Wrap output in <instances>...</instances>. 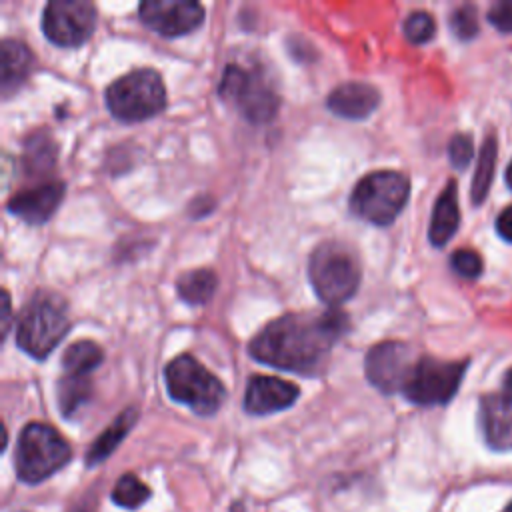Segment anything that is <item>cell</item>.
Wrapping results in <instances>:
<instances>
[{
  "instance_id": "1",
  "label": "cell",
  "mask_w": 512,
  "mask_h": 512,
  "mask_svg": "<svg viewBox=\"0 0 512 512\" xmlns=\"http://www.w3.org/2000/svg\"><path fill=\"white\" fill-rule=\"evenodd\" d=\"M348 328V314L338 308L322 312H292L260 328V332L248 342V352L262 364L316 376L324 370L332 348Z\"/></svg>"
},
{
  "instance_id": "2",
  "label": "cell",
  "mask_w": 512,
  "mask_h": 512,
  "mask_svg": "<svg viewBox=\"0 0 512 512\" xmlns=\"http://www.w3.org/2000/svg\"><path fill=\"white\" fill-rule=\"evenodd\" d=\"M70 328L68 306L62 296L38 290L16 318V344L28 356L44 360Z\"/></svg>"
},
{
  "instance_id": "3",
  "label": "cell",
  "mask_w": 512,
  "mask_h": 512,
  "mask_svg": "<svg viewBox=\"0 0 512 512\" xmlns=\"http://www.w3.org/2000/svg\"><path fill=\"white\" fill-rule=\"evenodd\" d=\"M360 278V262L342 242H322L308 258V280L316 296L330 308L350 300L360 286Z\"/></svg>"
},
{
  "instance_id": "4",
  "label": "cell",
  "mask_w": 512,
  "mask_h": 512,
  "mask_svg": "<svg viewBox=\"0 0 512 512\" xmlns=\"http://www.w3.org/2000/svg\"><path fill=\"white\" fill-rule=\"evenodd\" d=\"M410 196V180L396 170L364 174L350 192V212L374 226L392 224Z\"/></svg>"
},
{
  "instance_id": "5",
  "label": "cell",
  "mask_w": 512,
  "mask_h": 512,
  "mask_svg": "<svg viewBox=\"0 0 512 512\" xmlns=\"http://www.w3.org/2000/svg\"><path fill=\"white\" fill-rule=\"evenodd\" d=\"M108 112L122 122H142L166 106V88L154 68H136L116 78L104 92Z\"/></svg>"
},
{
  "instance_id": "6",
  "label": "cell",
  "mask_w": 512,
  "mask_h": 512,
  "mask_svg": "<svg viewBox=\"0 0 512 512\" xmlns=\"http://www.w3.org/2000/svg\"><path fill=\"white\" fill-rule=\"evenodd\" d=\"M166 390L172 400L186 404L198 416H212L220 410L226 388L192 354L172 358L164 368Z\"/></svg>"
},
{
  "instance_id": "7",
  "label": "cell",
  "mask_w": 512,
  "mask_h": 512,
  "mask_svg": "<svg viewBox=\"0 0 512 512\" xmlns=\"http://www.w3.org/2000/svg\"><path fill=\"white\" fill-rule=\"evenodd\" d=\"M72 450L56 428L30 422L22 428L16 446V474L26 484H40L70 462Z\"/></svg>"
},
{
  "instance_id": "8",
  "label": "cell",
  "mask_w": 512,
  "mask_h": 512,
  "mask_svg": "<svg viewBox=\"0 0 512 512\" xmlns=\"http://www.w3.org/2000/svg\"><path fill=\"white\" fill-rule=\"evenodd\" d=\"M218 94L222 100L234 104L252 124L270 122L280 106V96L264 72L240 64H228L222 70Z\"/></svg>"
},
{
  "instance_id": "9",
  "label": "cell",
  "mask_w": 512,
  "mask_h": 512,
  "mask_svg": "<svg viewBox=\"0 0 512 512\" xmlns=\"http://www.w3.org/2000/svg\"><path fill=\"white\" fill-rule=\"evenodd\" d=\"M466 366L468 360H438L422 356L414 362L400 392L406 400L418 406L446 404L456 394Z\"/></svg>"
},
{
  "instance_id": "10",
  "label": "cell",
  "mask_w": 512,
  "mask_h": 512,
  "mask_svg": "<svg viewBox=\"0 0 512 512\" xmlns=\"http://www.w3.org/2000/svg\"><path fill=\"white\" fill-rule=\"evenodd\" d=\"M96 26V6L88 0H50L42 10L44 36L64 48L84 44Z\"/></svg>"
},
{
  "instance_id": "11",
  "label": "cell",
  "mask_w": 512,
  "mask_h": 512,
  "mask_svg": "<svg viewBox=\"0 0 512 512\" xmlns=\"http://www.w3.org/2000/svg\"><path fill=\"white\" fill-rule=\"evenodd\" d=\"M414 362L408 344L400 340H384L366 352L364 374L374 388L384 394H394L402 390Z\"/></svg>"
},
{
  "instance_id": "12",
  "label": "cell",
  "mask_w": 512,
  "mask_h": 512,
  "mask_svg": "<svg viewBox=\"0 0 512 512\" xmlns=\"http://www.w3.org/2000/svg\"><path fill=\"white\" fill-rule=\"evenodd\" d=\"M142 24L160 36H182L204 22V6L194 0H144L138 6Z\"/></svg>"
},
{
  "instance_id": "13",
  "label": "cell",
  "mask_w": 512,
  "mask_h": 512,
  "mask_svg": "<svg viewBox=\"0 0 512 512\" xmlns=\"http://www.w3.org/2000/svg\"><path fill=\"white\" fill-rule=\"evenodd\" d=\"M300 396V388L288 380L254 374L244 394V410L254 416H266L290 408Z\"/></svg>"
},
{
  "instance_id": "14",
  "label": "cell",
  "mask_w": 512,
  "mask_h": 512,
  "mask_svg": "<svg viewBox=\"0 0 512 512\" xmlns=\"http://www.w3.org/2000/svg\"><path fill=\"white\" fill-rule=\"evenodd\" d=\"M64 182L60 180H48L42 182L30 190H22L18 194H14L6 208L10 214L18 216L20 220H24L26 224L32 226H40L44 224L60 206L62 198H64Z\"/></svg>"
},
{
  "instance_id": "15",
  "label": "cell",
  "mask_w": 512,
  "mask_h": 512,
  "mask_svg": "<svg viewBox=\"0 0 512 512\" xmlns=\"http://www.w3.org/2000/svg\"><path fill=\"white\" fill-rule=\"evenodd\" d=\"M326 104L336 116L362 120L378 108L380 92L368 82H344L328 94Z\"/></svg>"
},
{
  "instance_id": "16",
  "label": "cell",
  "mask_w": 512,
  "mask_h": 512,
  "mask_svg": "<svg viewBox=\"0 0 512 512\" xmlns=\"http://www.w3.org/2000/svg\"><path fill=\"white\" fill-rule=\"evenodd\" d=\"M480 426L484 438L494 450H512V400L490 394L480 402Z\"/></svg>"
},
{
  "instance_id": "17",
  "label": "cell",
  "mask_w": 512,
  "mask_h": 512,
  "mask_svg": "<svg viewBox=\"0 0 512 512\" xmlns=\"http://www.w3.org/2000/svg\"><path fill=\"white\" fill-rule=\"evenodd\" d=\"M0 60H2V70H0L2 96L8 98L30 76L34 66V56L24 42L16 38H4L0 44Z\"/></svg>"
},
{
  "instance_id": "18",
  "label": "cell",
  "mask_w": 512,
  "mask_h": 512,
  "mask_svg": "<svg viewBox=\"0 0 512 512\" xmlns=\"http://www.w3.org/2000/svg\"><path fill=\"white\" fill-rule=\"evenodd\" d=\"M458 186L454 180H448L444 190L434 202L430 228H428V240L432 246H444L460 224V210H458Z\"/></svg>"
},
{
  "instance_id": "19",
  "label": "cell",
  "mask_w": 512,
  "mask_h": 512,
  "mask_svg": "<svg viewBox=\"0 0 512 512\" xmlns=\"http://www.w3.org/2000/svg\"><path fill=\"white\" fill-rule=\"evenodd\" d=\"M58 158V144L44 128L26 136L22 146V166L30 176H42L50 172Z\"/></svg>"
},
{
  "instance_id": "20",
  "label": "cell",
  "mask_w": 512,
  "mask_h": 512,
  "mask_svg": "<svg viewBox=\"0 0 512 512\" xmlns=\"http://www.w3.org/2000/svg\"><path fill=\"white\" fill-rule=\"evenodd\" d=\"M136 420H138V408L136 406L124 408L116 416V420L94 440V444L86 452V464L96 466V464L104 462L118 448V444L126 438V434L136 424Z\"/></svg>"
},
{
  "instance_id": "21",
  "label": "cell",
  "mask_w": 512,
  "mask_h": 512,
  "mask_svg": "<svg viewBox=\"0 0 512 512\" xmlns=\"http://www.w3.org/2000/svg\"><path fill=\"white\" fill-rule=\"evenodd\" d=\"M216 288H218V276L214 274V270H208V268L188 270L176 280L178 296L192 306L206 304L214 296Z\"/></svg>"
},
{
  "instance_id": "22",
  "label": "cell",
  "mask_w": 512,
  "mask_h": 512,
  "mask_svg": "<svg viewBox=\"0 0 512 512\" xmlns=\"http://www.w3.org/2000/svg\"><path fill=\"white\" fill-rule=\"evenodd\" d=\"M102 360L104 352L94 340H76L62 354V370L70 376H90Z\"/></svg>"
},
{
  "instance_id": "23",
  "label": "cell",
  "mask_w": 512,
  "mask_h": 512,
  "mask_svg": "<svg viewBox=\"0 0 512 512\" xmlns=\"http://www.w3.org/2000/svg\"><path fill=\"white\" fill-rule=\"evenodd\" d=\"M92 398L90 376L64 374L56 384V400L62 416L72 418Z\"/></svg>"
},
{
  "instance_id": "24",
  "label": "cell",
  "mask_w": 512,
  "mask_h": 512,
  "mask_svg": "<svg viewBox=\"0 0 512 512\" xmlns=\"http://www.w3.org/2000/svg\"><path fill=\"white\" fill-rule=\"evenodd\" d=\"M496 136L488 134L482 148H480V156L476 162V170H474V178L470 184V200L478 206L484 202V198L488 196L490 184H492V176L496 170Z\"/></svg>"
},
{
  "instance_id": "25",
  "label": "cell",
  "mask_w": 512,
  "mask_h": 512,
  "mask_svg": "<svg viewBox=\"0 0 512 512\" xmlns=\"http://www.w3.org/2000/svg\"><path fill=\"white\" fill-rule=\"evenodd\" d=\"M148 498H150V488L130 472L120 476L112 490V500L122 508H138Z\"/></svg>"
},
{
  "instance_id": "26",
  "label": "cell",
  "mask_w": 512,
  "mask_h": 512,
  "mask_svg": "<svg viewBox=\"0 0 512 512\" xmlns=\"http://www.w3.org/2000/svg\"><path fill=\"white\" fill-rule=\"evenodd\" d=\"M402 30H404V36L412 44H424V42L434 38L436 22H434V18L428 12L416 10V12L408 14V18L402 24Z\"/></svg>"
},
{
  "instance_id": "27",
  "label": "cell",
  "mask_w": 512,
  "mask_h": 512,
  "mask_svg": "<svg viewBox=\"0 0 512 512\" xmlns=\"http://www.w3.org/2000/svg\"><path fill=\"white\" fill-rule=\"evenodd\" d=\"M450 28L460 40H470L478 34V14L476 8L470 4H464L456 8L450 16Z\"/></svg>"
},
{
  "instance_id": "28",
  "label": "cell",
  "mask_w": 512,
  "mask_h": 512,
  "mask_svg": "<svg viewBox=\"0 0 512 512\" xmlns=\"http://www.w3.org/2000/svg\"><path fill=\"white\" fill-rule=\"evenodd\" d=\"M452 270L462 278H478L482 274V258L470 248H460L450 258Z\"/></svg>"
},
{
  "instance_id": "29",
  "label": "cell",
  "mask_w": 512,
  "mask_h": 512,
  "mask_svg": "<svg viewBox=\"0 0 512 512\" xmlns=\"http://www.w3.org/2000/svg\"><path fill=\"white\" fill-rule=\"evenodd\" d=\"M472 154H474V146H472V138L468 134L458 132L450 138L448 156H450V162H452L454 168L464 170L470 164Z\"/></svg>"
},
{
  "instance_id": "30",
  "label": "cell",
  "mask_w": 512,
  "mask_h": 512,
  "mask_svg": "<svg viewBox=\"0 0 512 512\" xmlns=\"http://www.w3.org/2000/svg\"><path fill=\"white\" fill-rule=\"evenodd\" d=\"M488 22L500 32H512V0H500L490 6Z\"/></svg>"
},
{
  "instance_id": "31",
  "label": "cell",
  "mask_w": 512,
  "mask_h": 512,
  "mask_svg": "<svg viewBox=\"0 0 512 512\" xmlns=\"http://www.w3.org/2000/svg\"><path fill=\"white\" fill-rule=\"evenodd\" d=\"M496 232L506 242H512V206L504 208L496 218Z\"/></svg>"
},
{
  "instance_id": "32",
  "label": "cell",
  "mask_w": 512,
  "mask_h": 512,
  "mask_svg": "<svg viewBox=\"0 0 512 512\" xmlns=\"http://www.w3.org/2000/svg\"><path fill=\"white\" fill-rule=\"evenodd\" d=\"M4 302H2V338H6L8 330H10V296L4 290Z\"/></svg>"
},
{
  "instance_id": "33",
  "label": "cell",
  "mask_w": 512,
  "mask_h": 512,
  "mask_svg": "<svg viewBox=\"0 0 512 512\" xmlns=\"http://www.w3.org/2000/svg\"><path fill=\"white\" fill-rule=\"evenodd\" d=\"M504 396H508L512 400V368L504 376Z\"/></svg>"
},
{
  "instance_id": "34",
  "label": "cell",
  "mask_w": 512,
  "mask_h": 512,
  "mask_svg": "<svg viewBox=\"0 0 512 512\" xmlns=\"http://www.w3.org/2000/svg\"><path fill=\"white\" fill-rule=\"evenodd\" d=\"M506 184H508V188L512 190V162H510L508 168H506Z\"/></svg>"
},
{
  "instance_id": "35",
  "label": "cell",
  "mask_w": 512,
  "mask_h": 512,
  "mask_svg": "<svg viewBox=\"0 0 512 512\" xmlns=\"http://www.w3.org/2000/svg\"><path fill=\"white\" fill-rule=\"evenodd\" d=\"M502 512H512V502H510V504H508V506H506Z\"/></svg>"
}]
</instances>
